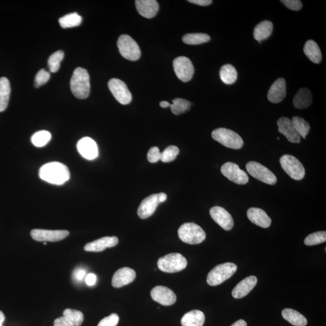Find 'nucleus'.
I'll use <instances>...</instances> for the list:
<instances>
[{
  "instance_id": "1",
  "label": "nucleus",
  "mask_w": 326,
  "mask_h": 326,
  "mask_svg": "<svg viewBox=\"0 0 326 326\" xmlns=\"http://www.w3.org/2000/svg\"><path fill=\"white\" fill-rule=\"evenodd\" d=\"M40 178L55 185H62L69 180L71 174L67 167L61 162L48 163L39 170Z\"/></svg>"
},
{
  "instance_id": "2",
  "label": "nucleus",
  "mask_w": 326,
  "mask_h": 326,
  "mask_svg": "<svg viewBox=\"0 0 326 326\" xmlns=\"http://www.w3.org/2000/svg\"><path fill=\"white\" fill-rule=\"evenodd\" d=\"M73 94L79 99H85L90 93L89 75L86 69L78 67L75 69L71 81Z\"/></svg>"
},
{
  "instance_id": "3",
  "label": "nucleus",
  "mask_w": 326,
  "mask_h": 326,
  "mask_svg": "<svg viewBox=\"0 0 326 326\" xmlns=\"http://www.w3.org/2000/svg\"><path fill=\"white\" fill-rule=\"evenodd\" d=\"M178 232L179 239L188 244H201L206 238L205 231L194 223H185L179 227Z\"/></svg>"
},
{
  "instance_id": "4",
  "label": "nucleus",
  "mask_w": 326,
  "mask_h": 326,
  "mask_svg": "<svg viewBox=\"0 0 326 326\" xmlns=\"http://www.w3.org/2000/svg\"><path fill=\"white\" fill-rule=\"evenodd\" d=\"M212 137L216 142L228 148L240 149L244 146V141L240 135L230 129L218 128L212 133Z\"/></svg>"
},
{
  "instance_id": "5",
  "label": "nucleus",
  "mask_w": 326,
  "mask_h": 326,
  "mask_svg": "<svg viewBox=\"0 0 326 326\" xmlns=\"http://www.w3.org/2000/svg\"><path fill=\"white\" fill-rule=\"evenodd\" d=\"M237 269V265L232 263L218 265L209 271L207 277V284L212 287L221 285L231 277Z\"/></svg>"
},
{
  "instance_id": "6",
  "label": "nucleus",
  "mask_w": 326,
  "mask_h": 326,
  "mask_svg": "<svg viewBox=\"0 0 326 326\" xmlns=\"http://www.w3.org/2000/svg\"><path fill=\"white\" fill-rule=\"evenodd\" d=\"M159 270L168 273L181 271L188 265L186 259L179 253H171L158 259L157 262Z\"/></svg>"
},
{
  "instance_id": "7",
  "label": "nucleus",
  "mask_w": 326,
  "mask_h": 326,
  "mask_svg": "<svg viewBox=\"0 0 326 326\" xmlns=\"http://www.w3.org/2000/svg\"><path fill=\"white\" fill-rule=\"evenodd\" d=\"M118 46L123 57L129 61H137L141 58V49L137 43L130 36L123 35L120 36Z\"/></svg>"
},
{
  "instance_id": "8",
  "label": "nucleus",
  "mask_w": 326,
  "mask_h": 326,
  "mask_svg": "<svg viewBox=\"0 0 326 326\" xmlns=\"http://www.w3.org/2000/svg\"><path fill=\"white\" fill-rule=\"evenodd\" d=\"M282 168L295 180H301L305 176V169L297 158L291 155H284L280 159Z\"/></svg>"
},
{
  "instance_id": "9",
  "label": "nucleus",
  "mask_w": 326,
  "mask_h": 326,
  "mask_svg": "<svg viewBox=\"0 0 326 326\" xmlns=\"http://www.w3.org/2000/svg\"><path fill=\"white\" fill-rule=\"evenodd\" d=\"M167 195L165 193H159L148 196L142 201L138 208L137 214L141 219L150 217L154 214L156 208L160 203L167 199Z\"/></svg>"
},
{
  "instance_id": "10",
  "label": "nucleus",
  "mask_w": 326,
  "mask_h": 326,
  "mask_svg": "<svg viewBox=\"0 0 326 326\" xmlns=\"http://www.w3.org/2000/svg\"><path fill=\"white\" fill-rule=\"evenodd\" d=\"M247 171L252 177L269 185H274L277 181V177L270 170L258 162L249 161L246 165Z\"/></svg>"
},
{
  "instance_id": "11",
  "label": "nucleus",
  "mask_w": 326,
  "mask_h": 326,
  "mask_svg": "<svg viewBox=\"0 0 326 326\" xmlns=\"http://www.w3.org/2000/svg\"><path fill=\"white\" fill-rule=\"evenodd\" d=\"M173 65L179 80L184 82L191 81L195 73L194 66L191 60L185 56H179L175 59Z\"/></svg>"
},
{
  "instance_id": "12",
  "label": "nucleus",
  "mask_w": 326,
  "mask_h": 326,
  "mask_svg": "<svg viewBox=\"0 0 326 326\" xmlns=\"http://www.w3.org/2000/svg\"><path fill=\"white\" fill-rule=\"evenodd\" d=\"M108 87L113 96L122 105H128L132 101V95L124 82L119 79H111Z\"/></svg>"
},
{
  "instance_id": "13",
  "label": "nucleus",
  "mask_w": 326,
  "mask_h": 326,
  "mask_svg": "<svg viewBox=\"0 0 326 326\" xmlns=\"http://www.w3.org/2000/svg\"><path fill=\"white\" fill-rule=\"evenodd\" d=\"M221 171L223 175L236 184L244 185L247 184L249 181L247 173L242 171L239 166L234 162H225L222 165Z\"/></svg>"
},
{
  "instance_id": "14",
  "label": "nucleus",
  "mask_w": 326,
  "mask_h": 326,
  "mask_svg": "<svg viewBox=\"0 0 326 326\" xmlns=\"http://www.w3.org/2000/svg\"><path fill=\"white\" fill-rule=\"evenodd\" d=\"M32 238L38 242H58L63 240L69 235L66 230H48L34 229L31 231Z\"/></svg>"
},
{
  "instance_id": "15",
  "label": "nucleus",
  "mask_w": 326,
  "mask_h": 326,
  "mask_svg": "<svg viewBox=\"0 0 326 326\" xmlns=\"http://www.w3.org/2000/svg\"><path fill=\"white\" fill-rule=\"evenodd\" d=\"M152 300L163 306H171L175 304L176 296L171 289L163 286H157L151 292Z\"/></svg>"
},
{
  "instance_id": "16",
  "label": "nucleus",
  "mask_w": 326,
  "mask_h": 326,
  "mask_svg": "<svg viewBox=\"0 0 326 326\" xmlns=\"http://www.w3.org/2000/svg\"><path fill=\"white\" fill-rule=\"evenodd\" d=\"M209 214L212 218L225 230L229 231L234 228V219L225 208L215 206L211 209Z\"/></svg>"
},
{
  "instance_id": "17",
  "label": "nucleus",
  "mask_w": 326,
  "mask_h": 326,
  "mask_svg": "<svg viewBox=\"0 0 326 326\" xmlns=\"http://www.w3.org/2000/svg\"><path fill=\"white\" fill-rule=\"evenodd\" d=\"M77 148L79 154L88 160H92L98 157V145L94 139L91 138L84 137L80 139Z\"/></svg>"
},
{
  "instance_id": "18",
  "label": "nucleus",
  "mask_w": 326,
  "mask_h": 326,
  "mask_svg": "<svg viewBox=\"0 0 326 326\" xmlns=\"http://www.w3.org/2000/svg\"><path fill=\"white\" fill-rule=\"evenodd\" d=\"M278 131L285 136L289 142L292 144H299L301 142V137L292 124L291 119L287 118H281L278 120Z\"/></svg>"
},
{
  "instance_id": "19",
  "label": "nucleus",
  "mask_w": 326,
  "mask_h": 326,
  "mask_svg": "<svg viewBox=\"0 0 326 326\" xmlns=\"http://www.w3.org/2000/svg\"><path fill=\"white\" fill-rule=\"evenodd\" d=\"M136 272L130 268L125 267L118 269L113 275L112 285L113 287L119 288L131 284L135 280Z\"/></svg>"
},
{
  "instance_id": "20",
  "label": "nucleus",
  "mask_w": 326,
  "mask_h": 326,
  "mask_svg": "<svg viewBox=\"0 0 326 326\" xmlns=\"http://www.w3.org/2000/svg\"><path fill=\"white\" fill-rule=\"evenodd\" d=\"M287 95V83L284 78H279L274 82L268 93V101L272 104H278Z\"/></svg>"
},
{
  "instance_id": "21",
  "label": "nucleus",
  "mask_w": 326,
  "mask_h": 326,
  "mask_svg": "<svg viewBox=\"0 0 326 326\" xmlns=\"http://www.w3.org/2000/svg\"><path fill=\"white\" fill-rule=\"evenodd\" d=\"M118 243L119 239L115 236H112V237L106 236V237L88 243L85 246L84 249L86 251L88 252H101L105 250L106 248L115 247L118 244Z\"/></svg>"
},
{
  "instance_id": "22",
  "label": "nucleus",
  "mask_w": 326,
  "mask_h": 326,
  "mask_svg": "<svg viewBox=\"0 0 326 326\" xmlns=\"http://www.w3.org/2000/svg\"><path fill=\"white\" fill-rule=\"evenodd\" d=\"M136 8L139 14L146 18H152L157 14L158 3L155 0H136Z\"/></svg>"
},
{
  "instance_id": "23",
  "label": "nucleus",
  "mask_w": 326,
  "mask_h": 326,
  "mask_svg": "<svg viewBox=\"0 0 326 326\" xmlns=\"http://www.w3.org/2000/svg\"><path fill=\"white\" fill-rule=\"evenodd\" d=\"M258 278L254 275L245 278L236 285L232 295L235 298H241L247 296L257 285Z\"/></svg>"
},
{
  "instance_id": "24",
  "label": "nucleus",
  "mask_w": 326,
  "mask_h": 326,
  "mask_svg": "<svg viewBox=\"0 0 326 326\" xmlns=\"http://www.w3.org/2000/svg\"><path fill=\"white\" fill-rule=\"evenodd\" d=\"M248 218L252 223L262 228H267L270 227L271 219L267 213L259 208L252 207L247 212Z\"/></svg>"
},
{
  "instance_id": "25",
  "label": "nucleus",
  "mask_w": 326,
  "mask_h": 326,
  "mask_svg": "<svg viewBox=\"0 0 326 326\" xmlns=\"http://www.w3.org/2000/svg\"><path fill=\"white\" fill-rule=\"evenodd\" d=\"M312 102V92L309 89L302 88L298 91L293 99V104L297 109L307 108Z\"/></svg>"
},
{
  "instance_id": "26",
  "label": "nucleus",
  "mask_w": 326,
  "mask_h": 326,
  "mask_svg": "<svg viewBox=\"0 0 326 326\" xmlns=\"http://www.w3.org/2000/svg\"><path fill=\"white\" fill-rule=\"evenodd\" d=\"M205 315L201 311L194 310L188 312L181 319L182 326H203Z\"/></svg>"
},
{
  "instance_id": "27",
  "label": "nucleus",
  "mask_w": 326,
  "mask_h": 326,
  "mask_svg": "<svg viewBox=\"0 0 326 326\" xmlns=\"http://www.w3.org/2000/svg\"><path fill=\"white\" fill-rule=\"evenodd\" d=\"M282 317L289 323L294 326H306L308 324L307 319L300 312L292 309H285L282 312Z\"/></svg>"
},
{
  "instance_id": "28",
  "label": "nucleus",
  "mask_w": 326,
  "mask_h": 326,
  "mask_svg": "<svg viewBox=\"0 0 326 326\" xmlns=\"http://www.w3.org/2000/svg\"><path fill=\"white\" fill-rule=\"evenodd\" d=\"M272 31H273V25L271 21H262L255 26L254 30V37L259 44H261V41L271 36Z\"/></svg>"
},
{
  "instance_id": "29",
  "label": "nucleus",
  "mask_w": 326,
  "mask_h": 326,
  "mask_svg": "<svg viewBox=\"0 0 326 326\" xmlns=\"http://www.w3.org/2000/svg\"><path fill=\"white\" fill-rule=\"evenodd\" d=\"M304 52L307 57L315 64H320L322 60V54L320 48L314 41L309 40L304 46Z\"/></svg>"
},
{
  "instance_id": "30",
  "label": "nucleus",
  "mask_w": 326,
  "mask_h": 326,
  "mask_svg": "<svg viewBox=\"0 0 326 326\" xmlns=\"http://www.w3.org/2000/svg\"><path fill=\"white\" fill-rule=\"evenodd\" d=\"M11 85L8 78H0V112H3L8 107L10 95H11Z\"/></svg>"
},
{
  "instance_id": "31",
  "label": "nucleus",
  "mask_w": 326,
  "mask_h": 326,
  "mask_svg": "<svg viewBox=\"0 0 326 326\" xmlns=\"http://www.w3.org/2000/svg\"><path fill=\"white\" fill-rule=\"evenodd\" d=\"M219 74L221 81L226 85L234 84L238 78L237 71L235 66L230 64L222 66Z\"/></svg>"
},
{
  "instance_id": "32",
  "label": "nucleus",
  "mask_w": 326,
  "mask_h": 326,
  "mask_svg": "<svg viewBox=\"0 0 326 326\" xmlns=\"http://www.w3.org/2000/svg\"><path fill=\"white\" fill-rule=\"evenodd\" d=\"M82 21V16L77 13H69L59 19L60 26L63 29L72 28L81 25Z\"/></svg>"
},
{
  "instance_id": "33",
  "label": "nucleus",
  "mask_w": 326,
  "mask_h": 326,
  "mask_svg": "<svg viewBox=\"0 0 326 326\" xmlns=\"http://www.w3.org/2000/svg\"><path fill=\"white\" fill-rule=\"evenodd\" d=\"M211 36L206 33H188L183 36L182 41L189 45H199L207 42Z\"/></svg>"
},
{
  "instance_id": "34",
  "label": "nucleus",
  "mask_w": 326,
  "mask_h": 326,
  "mask_svg": "<svg viewBox=\"0 0 326 326\" xmlns=\"http://www.w3.org/2000/svg\"><path fill=\"white\" fill-rule=\"evenodd\" d=\"M291 121L295 131H297L301 137L305 139L311 129L309 123L306 121L305 119L298 117V116L293 117Z\"/></svg>"
},
{
  "instance_id": "35",
  "label": "nucleus",
  "mask_w": 326,
  "mask_h": 326,
  "mask_svg": "<svg viewBox=\"0 0 326 326\" xmlns=\"http://www.w3.org/2000/svg\"><path fill=\"white\" fill-rule=\"evenodd\" d=\"M191 105V103L187 100L177 98L173 101V104H171L170 107L173 114L178 115L189 111Z\"/></svg>"
},
{
  "instance_id": "36",
  "label": "nucleus",
  "mask_w": 326,
  "mask_h": 326,
  "mask_svg": "<svg viewBox=\"0 0 326 326\" xmlns=\"http://www.w3.org/2000/svg\"><path fill=\"white\" fill-rule=\"evenodd\" d=\"M63 317L75 326L81 325L84 320L82 312L75 309H66L63 312Z\"/></svg>"
},
{
  "instance_id": "37",
  "label": "nucleus",
  "mask_w": 326,
  "mask_h": 326,
  "mask_svg": "<svg viewBox=\"0 0 326 326\" xmlns=\"http://www.w3.org/2000/svg\"><path fill=\"white\" fill-rule=\"evenodd\" d=\"M51 138V132L48 131H41L33 135L31 141L36 147L41 148L48 144Z\"/></svg>"
},
{
  "instance_id": "38",
  "label": "nucleus",
  "mask_w": 326,
  "mask_h": 326,
  "mask_svg": "<svg viewBox=\"0 0 326 326\" xmlns=\"http://www.w3.org/2000/svg\"><path fill=\"white\" fill-rule=\"evenodd\" d=\"M64 58V53L62 51H58L53 53L48 60V65L50 71L56 73L59 71L61 62Z\"/></svg>"
},
{
  "instance_id": "39",
  "label": "nucleus",
  "mask_w": 326,
  "mask_h": 326,
  "mask_svg": "<svg viewBox=\"0 0 326 326\" xmlns=\"http://www.w3.org/2000/svg\"><path fill=\"white\" fill-rule=\"evenodd\" d=\"M326 241V232L317 231L307 236L305 239V244L307 246H313L322 244Z\"/></svg>"
},
{
  "instance_id": "40",
  "label": "nucleus",
  "mask_w": 326,
  "mask_h": 326,
  "mask_svg": "<svg viewBox=\"0 0 326 326\" xmlns=\"http://www.w3.org/2000/svg\"><path fill=\"white\" fill-rule=\"evenodd\" d=\"M179 149L175 146H170L161 153V160L163 162H170L175 160L179 154Z\"/></svg>"
},
{
  "instance_id": "41",
  "label": "nucleus",
  "mask_w": 326,
  "mask_h": 326,
  "mask_svg": "<svg viewBox=\"0 0 326 326\" xmlns=\"http://www.w3.org/2000/svg\"><path fill=\"white\" fill-rule=\"evenodd\" d=\"M51 78V74L44 69H40L36 74L35 79V86L39 88L40 86L44 85L49 81Z\"/></svg>"
},
{
  "instance_id": "42",
  "label": "nucleus",
  "mask_w": 326,
  "mask_h": 326,
  "mask_svg": "<svg viewBox=\"0 0 326 326\" xmlns=\"http://www.w3.org/2000/svg\"><path fill=\"white\" fill-rule=\"evenodd\" d=\"M119 321V317L118 314H112L108 317L103 318L99 322L98 326H117Z\"/></svg>"
},
{
  "instance_id": "43",
  "label": "nucleus",
  "mask_w": 326,
  "mask_h": 326,
  "mask_svg": "<svg viewBox=\"0 0 326 326\" xmlns=\"http://www.w3.org/2000/svg\"><path fill=\"white\" fill-rule=\"evenodd\" d=\"M161 153L157 147H152L148 153V161L151 163H155L161 160Z\"/></svg>"
},
{
  "instance_id": "44",
  "label": "nucleus",
  "mask_w": 326,
  "mask_h": 326,
  "mask_svg": "<svg viewBox=\"0 0 326 326\" xmlns=\"http://www.w3.org/2000/svg\"><path fill=\"white\" fill-rule=\"evenodd\" d=\"M281 2L292 11H300L302 6L301 2L299 0H282Z\"/></svg>"
},
{
  "instance_id": "45",
  "label": "nucleus",
  "mask_w": 326,
  "mask_h": 326,
  "mask_svg": "<svg viewBox=\"0 0 326 326\" xmlns=\"http://www.w3.org/2000/svg\"><path fill=\"white\" fill-rule=\"evenodd\" d=\"M54 326H75L64 317L56 318L54 321Z\"/></svg>"
},
{
  "instance_id": "46",
  "label": "nucleus",
  "mask_w": 326,
  "mask_h": 326,
  "mask_svg": "<svg viewBox=\"0 0 326 326\" xmlns=\"http://www.w3.org/2000/svg\"><path fill=\"white\" fill-rule=\"evenodd\" d=\"M86 284L89 287H92L96 284V281H97V277L94 274L90 273L86 275L85 278Z\"/></svg>"
},
{
  "instance_id": "47",
  "label": "nucleus",
  "mask_w": 326,
  "mask_h": 326,
  "mask_svg": "<svg viewBox=\"0 0 326 326\" xmlns=\"http://www.w3.org/2000/svg\"><path fill=\"white\" fill-rule=\"evenodd\" d=\"M74 277L76 281H82L86 277V271L84 269H79L75 271Z\"/></svg>"
},
{
  "instance_id": "48",
  "label": "nucleus",
  "mask_w": 326,
  "mask_h": 326,
  "mask_svg": "<svg viewBox=\"0 0 326 326\" xmlns=\"http://www.w3.org/2000/svg\"><path fill=\"white\" fill-rule=\"evenodd\" d=\"M188 2L201 6H207L213 3L212 0H189Z\"/></svg>"
},
{
  "instance_id": "49",
  "label": "nucleus",
  "mask_w": 326,
  "mask_h": 326,
  "mask_svg": "<svg viewBox=\"0 0 326 326\" xmlns=\"http://www.w3.org/2000/svg\"><path fill=\"white\" fill-rule=\"evenodd\" d=\"M231 326H247V322L244 320H239L236 321L235 323L232 324Z\"/></svg>"
},
{
  "instance_id": "50",
  "label": "nucleus",
  "mask_w": 326,
  "mask_h": 326,
  "mask_svg": "<svg viewBox=\"0 0 326 326\" xmlns=\"http://www.w3.org/2000/svg\"><path fill=\"white\" fill-rule=\"evenodd\" d=\"M159 105H160L161 108H166L169 107V106H171V104H170L168 102L162 101L160 102V104H159Z\"/></svg>"
},
{
  "instance_id": "51",
  "label": "nucleus",
  "mask_w": 326,
  "mask_h": 326,
  "mask_svg": "<svg viewBox=\"0 0 326 326\" xmlns=\"http://www.w3.org/2000/svg\"><path fill=\"white\" fill-rule=\"evenodd\" d=\"M5 320V316L3 312L0 311V326H3V322Z\"/></svg>"
},
{
  "instance_id": "52",
  "label": "nucleus",
  "mask_w": 326,
  "mask_h": 326,
  "mask_svg": "<svg viewBox=\"0 0 326 326\" xmlns=\"http://www.w3.org/2000/svg\"><path fill=\"white\" fill-rule=\"evenodd\" d=\"M44 245H46V242H44Z\"/></svg>"
}]
</instances>
